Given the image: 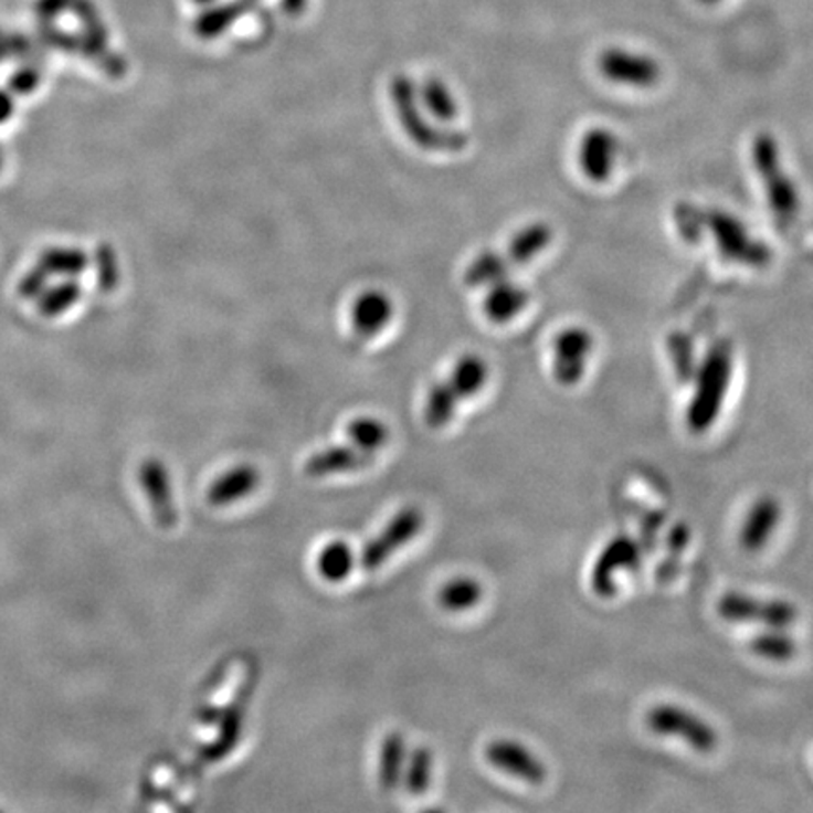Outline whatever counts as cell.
I'll return each instance as SVG.
<instances>
[{
	"label": "cell",
	"mask_w": 813,
	"mask_h": 813,
	"mask_svg": "<svg viewBox=\"0 0 813 813\" xmlns=\"http://www.w3.org/2000/svg\"><path fill=\"white\" fill-rule=\"evenodd\" d=\"M735 368V349L729 339H718L710 345L703 362L693 377L695 390L687 406L686 422L689 432L705 433L714 426L729 392Z\"/></svg>",
	"instance_id": "6da1fadb"
},
{
	"label": "cell",
	"mask_w": 813,
	"mask_h": 813,
	"mask_svg": "<svg viewBox=\"0 0 813 813\" xmlns=\"http://www.w3.org/2000/svg\"><path fill=\"white\" fill-rule=\"evenodd\" d=\"M751 160L778 223L791 226L801 213V192L788 170L783 168L780 146L774 134H757L756 140L751 144Z\"/></svg>",
	"instance_id": "7a4b0ae2"
},
{
	"label": "cell",
	"mask_w": 813,
	"mask_h": 813,
	"mask_svg": "<svg viewBox=\"0 0 813 813\" xmlns=\"http://www.w3.org/2000/svg\"><path fill=\"white\" fill-rule=\"evenodd\" d=\"M705 232L711 235L725 261L748 267L769 266L772 261L769 245L756 240L746 224L729 211L718 208L705 210Z\"/></svg>",
	"instance_id": "3957f363"
},
{
	"label": "cell",
	"mask_w": 813,
	"mask_h": 813,
	"mask_svg": "<svg viewBox=\"0 0 813 813\" xmlns=\"http://www.w3.org/2000/svg\"><path fill=\"white\" fill-rule=\"evenodd\" d=\"M392 98H394L395 112H398L401 125L409 134V138L416 141L420 147L456 152L462 151L469 144V138L462 130H446V128L433 127L427 123L426 117L420 114L413 83L405 77H395L392 83Z\"/></svg>",
	"instance_id": "277c9868"
},
{
	"label": "cell",
	"mask_w": 813,
	"mask_h": 813,
	"mask_svg": "<svg viewBox=\"0 0 813 813\" xmlns=\"http://www.w3.org/2000/svg\"><path fill=\"white\" fill-rule=\"evenodd\" d=\"M718 614L725 622L761 623L770 630H785L796 622L799 612L783 599L751 598L748 593L729 591L718 601Z\"/></svg>",
	"instance_id": "5b68a950"
},
{
	"label": "cell",
	"mask_w": 813,
	"mask_h": 813,
	"mask_svg": "<svg viewBox=\"0 0 813 813\" xmlns=\"http://www.w3.org/2000/svg\"><path fill=\"white\" fill-rule=\"evenodd\" d=\"M646 724L655 735L680 738L684 742L689 743L693 750L700 751V753L716 750L718 746L716 729L710 724H706L705 719L684 710L680 706H655L648 711Z\"/></svg>",
	"instance_id": "8992f818"
},
{
	"label": "cell",
	"mask_w": 813,
	"mask_h": 813,
	"mask_svg": "<svg viewBox=\"0 0 813 813\" xmlns=\"http://www.w3.org/2000/svg\"><path fill=\"white\" fill-rule=\"evenodd\" d=\"M593 347L595 339L582 326H569L559 331L552 344L553 379L561 387L579 384L584 377Z\"/></svg>",
	"instance_id": "52a82bcc"
},
{
	"label": "cell",
	"mask_w": 813,
	"mask_h": 813,
	"mask_svg": "<svg viewBox=\"0 0 813 813\" xmlns=\"http://www.w3.org/2000/svg\"><path fill=\"white\" fill-rule=\"evenodd\" d=\"M598 71L609 82L636 89H650L661 82V66L654 57L620 47H610L599 55Z\"/></svg>",
	"instance_id": "ba28073f"
},
{
	"label": "cell",
	"mask_w": 813,
	"mask_h": 813,
	"mask_svg": "<svg viewBox=\"0 0 813 813\" xmlns=\"http://www.w3.org/2000/svg\"><path fill=\"white\" fill-rule=\"evenodd\" d=\"M641 563V547L627 535L610 540L591 571V588L599 598H612L617 591L616 579L623 571L636 569Z\"/></svg>",
	"instance_id": "9c48e42d"
},
{
	"label": "cell",
	"mask_w": 813,
	"mask_h": 813,
	"mask_svg": "<svg viewBox=\"0 0 813 813\" xmlns=\"http://www.w3.org/2000/svg\"><path fill=\"white\" fill-rule=\"evenodd\" d=\"M424 526V515L416 507H406L394 516L377 539L371 540L360 558L363 571H376L387 563L392 553L398 552L409 540L419 535Z\"/></svg>",
	"instance_id": "30bf717a"
},
{
	"label": "cell",
	"mask_w": 813,
	"mask_h": 813,
	"mask_svg": "<svg viewBox=\"0 0 813 813\" xmlns=\"http://www.w3.org/2000/svg\"><path fill=\"white\" fill-rule=\"evenodd\" d=\"M617 155H620V140L616 134L606 127H591L582 134L579 141L580 170L591 183H606L614 172Z\"/></svg>",
	"instance_id": "8fae6325"
},
{
	"label": "cell",
	"mask_w": 813,
	"mask_h": 813,
	"mask_svg": "<svg viewBox=\"0 0 813 813\" xmlns=\"http://www.w3.org/2000/svg\"><path fill=\"white\" fill-rule=\"evenodd\" d=\"M141 488L146 492L152 516L162 529H172L178 521V510L173 503L172 484L165 464L157 457H149L140 465Z\"/></svg>",
	"instance_id": "7c38bea8"
},
{
	"label": "cell",
	"mask_w": 813,
	"mask_h": 813,
	"mask_svg": "<svg viewBox=\"0 0 813 813\" xmlns=\"http://www.w3.org/2000/svg\"><path fill=\"white\" fill-rule=\"evenodd\" d=\"M486 759L496 769L520 778L524 782L542 783L547 780V767L531 751L515 740H496L488 743Z\"/></svg>",
	"instance_id": "4fadbf2b"
},
{
	"label": "cell",
	"mask_w": 813,
	"mask_h": 813,
	"mask_svg": "<svg viewBox=\"0 0 813 813\" xmlns=\"http://www.w3.org/2000/svg\"><path fill=\"white\" fill-rule=\"evenodd\" d=\"M529 298L531 294L526 286L505 277L488 286V293L484 296L483 312L489 323L507 325L528 307Z\"/></svg>",
	"instance_id": "5bb4252c"
},
{
	"label": "cell",
	"mask_w": 813,
	"mask_h": 813,
	"mask_svg": "<svg viewBox=\"0 0 813 813\" xmlns=\"http://www.w3.org/2000/svg\"><path fill=\"white\" fill-rule=\"evenodd\" d=\"M782 518V507L774 497H761L750 508L740 529V545L746 552H759L769 545Z\"/></svg>",
	"instance_id": "9a60e30c"
},
{
	"label": "cell",
	"mask_w": 813,
	"mask_h": 813,
	"mask_svg": "<svg viewBox=\"0 0 813 813\" xmlns=\"http://www.w3.org/2000/svg\"><path fill=\"white\" fill-rule=\"evenodd\" d=\"M350 317L356 336L371 339L381 334L394 317V304L382 291H366L355 299Z\"/></svg>",
	"instance_id": "2e32d148"
},
{
	"label": "cell",
	"mask_w": 813,
	"mask_h": 813,
	"mask_svg": "<svg viewBox=\"0 0 813 813\" xmlns=\"http://www.w3.org/2000/svg\"><path fill=\"white\" fill-rule=\"evenodd\" d=\"M371 462V452H363L347 446H334L328 451L317 452L305 462V475L318 478L347 473V471L362 469Z\"/></svg>",
	"instance_id": "e0dca14e"
},
{
	"label": "cell",
	"mask_w": 813,
	"mask_h": 813,
	"mask_svg": "<svg viewBox=\"0 0 813 813\" xmlns=\"http://www.w3.org/2000/svg\"><path fill=\"white\" fill-rule=\"evenodd\" d=\"M553 240L552 226L548 223H531L518 230L507 249L503 251L510 267L524 266L545 253Z\"/></svg>",
	"instance_id": "ac0fdd59"
},
{
	"label": "cell",
	"mask_w": 813,
	"mask_h": 813,
	"mask_svg": "<svg viewBox=\"0 0 813 813\" xmlns=\"http://www.w3.org/2000/svg\"><path fill=\"white\" fill-rule=\"evenodd\" d=\"M261 483V473L253 465H237L235 469L224 473L223 477L217 478L208 489V501L213 507H224L230 503L240 501L249 496Z\"/></svg>",
	"instance_id": "d6986e66"
},
{
	"label": "cell",
	"mask_w": 813,
	"mask_h": 813,
	"mask_svg": "<svg viewBox=\"0 0 813 813\" xmlns=\"http://www.w3.org/2000/svg\"><path fill=\"white\" fill-rule=\"evenodd\" d=\"M488 377V363L484 362L481 356L464 355L452 369L448 382L454 388V392L460 395V400H467V398L477 395L486 387Z\"/></svg>",
	"instance_id": "ffe728a7"
},
{
	"label": "cell",
	"mask_w": 813,
	"mask_h": 813,
	"mask_svg": "<svg viewBox=\"0 0 813 813\" xmlns=\"http://www.w3.org/2000/svg\"><path fill=\"white\" fill-rule=\"evenodd\" d=\"M39 264L47 274L68 279V277H80L85 274L91 261L83 249L55 245L40 253Z\"/></svg>",
	"instance_id": "44dd1931"
},
{
	"label": "cell",
	"mask_w": 813,
	"mask_h": 813,
	"mask_svg": "<svg viewBox=\"0 0 813 813\" xmlns=\"http://www.w3.org/2000/svg\"><path fill=\"white\" fill-rule=\"evenodd\" d=\"M242 719L243 700L242 697H237L224 711L223 727H221L219 738L215 742L210 743L208 748H203L202 753H200V759L203 762L221 761L223 757L229 756L230 751L234 750L235 743L240 740V732H242Z\"/></svg>",
	"instance_id": "7402d4cb"
},
{
	"label": "cell",
	"mask_w": 813,
	"mask_h": 813,
	"mask_svg": "<svg viewBox=\"0 0 813 813\" xmlns=\"http://www.w3.org/2000/svg\"><path fill=\"white\" fill-rule=\"evenodd\" d=\"M510 270L513 267L505 258V254L496 253V251H484L465 270V285L471 286V288L494 285L497 281L508 277Z\"/></svg>",
	"instance_id": "603a6c76"
},
{
	"label": "cell",
	"mask_w": 813,
	"mask_h": 813,
	"mask_svg": "<svg viewBox=\"0 0 813 813\" xmlns=\"http://www.w3.org/2000/svg\"><path fill=\"white\" fill-rule=\"evenodd\" d=\"M82 294V285L77 277H68L59 285L47 286L36 302V307L40 315H44L45 318L61 317L80 302Z\"/></svg>",
	"instance_id": "cb8c5ba5"
},
{
	"label": "cell",
	"mask_w": 813,
	"mask_h": 813,
	"mask_svg": "<svg viewBox=\"0 0 813 813\" xmlns=\"http://www.w3.org/2000/svg\"><path fill=\"white\" fill-rule=\"evenodd\" d=\"M420 98L424 104L422 108H426L427 114L435 117L437 122H456L457 115H460V104H457L454 93L441 80H427L422 91H420Z\"/></svg>",
	"instance_id": "d4e9b609"
},
{
	"label": "cell",
	"mask_w": 813,
	"mask_h": 813,
	"mask_svg": "<svg viewBox=\"0 0 813 813\" xmlns=\"http://www.w3.org/2000/svg\"><path fill=\"white\" fill-rule=\"evenodd\" d=\"M460 395L454 392V388L451 387V382H441L430 390L427 395L426 411H424V419L426 424L433 430H441L445 427L454 414H456L457 403H460Z\"/></svg>",
	"instance_id": "484cf974"
},
{
	"label": "cell",
	"mask_w": 813,
	"mask_h": 813,
	"mask_svg": "<svg viewBox=\"0 0 813 813\" xmlns=\"http://www.w3.org/2000/svg\"><path fill=\"white\" fill-rule=\"evenodd\" d=\"M483 598V585L477 580L469 577L454 579L446 582L441 591H439V603L445 610L451 612H464V610L477 606L478 601Z\"/></svg>",
	"instance_id": "4316f807"
},
{
	"label": "cell",
	"mask_w": 813,
	"mask_h": 813,
	"mask_svg": "<svg viewBox=\"0 0 813 813\" xmlns=\"http://www.w3.org/2000/svg\"><path fill=\"white\" fill-rule=\"evenodd\" d=\"M355 567V553L344 540L330 542L318 556V572L328 582H341Z\"/></svg>",
	"instance_id": "83f0119b"
},
{
	"label": "cell",
	"mask_w": 813,
	"mask_h": 813,
	"mask_svg": "<svg viewBox=\"0 0 813 813\" xmlns=\"http://www.w3.org/2000/svg\"><path fill=\"white\" fill-rule=\"evenodd\" d=\"M405 759V742L400 732H390L382 743L381 770L379 780L384 791H394L400 782L401 769Z\"/></svg>",
	"instance_id": "f1b7e54d"
},
{
	"label": "cell",
	"mask_w": 813,
	"mask_h": 813,
	"mask_svg": "<svg viewBox=\"0 0 813 813\" xmlns=\"http://www.w3.org/2000/svg\"><path fill=\"white\" fill-rule=\"evenodd\" d=\"M750 650L762 659L789 661L796 654V642L780 630L770 631L756 636L750 642Z\"/></svg>",
	"instance_id": "f546056e"
},
{
	"label": "cell",
	"mask_w": 813,
	"mask_h": 813,
	"mask_svg": "<svg viewBox=\"0 0 813 813\" xmlns=\"http://www.w3.org/2000/svg\"><path fill=\"white\" fill-rule=\"evenodd\" d=\"M96 283L101 293H114L122 281L119 256L109 243H98L95 249Z\"/></svg>",
	"instance_id": "4dcf8cb0"
},
{
	"label": "cell",
	"mask_w": 813,
	"mask_h": 813,
	"mask_svg": "<svg viewBox=\"0 0 813 813\" xmlns=\"http://www.w3.org/2000/svg\"><path fill=\"white\" fill-rule=\"evenodd\" d=\"M347 432L360 451L371 452V454L373 451H379L388 441V427L382 424L381 420L369 419V416L352 420Z\"/></svg>",
	"instance_id": "1f68e13d"
},
{
	"label": "cell",
	"mask_w": 813,
	"mask_h": 813,
	"mask_svg": "<svg viewBox=\"0 0 813 813\" xmlns=\"http://www.w3.org/2000/svg\"><path fill=\"white\" fill-rule=\"evenodd\" d=\"M674 224L678 234L691 245L703 242L705 237V210L695 203L680 202L674 208Z\"/></svg>",
	"instance_id": "d6a6232c"
},
{
	"label": "cell",
	"mask_w": 813,
	"mask_h": 813,
	"mask_svg": "<svg viewBox=\"0 0 813 813\" xmlns=\"http://www.w3.org/2000/svg\"><path fill=\"white\" fill-rule=\"evenodd\" d=\"M668 355L673 360L676 379L682 384L693 381V377L697 373V362H695V349L691 347V339L684 336V334H674L668 339Z\"/></svg>",
	"instance_id": "836d02e7"
},
{
	"label": "cell",
	"mask_w": 813,
	"mask_h": 813,
	"mask_svg": "<svg viewBox=\"0 0 813 813\" xmlns=\"http://www.w3.org/2000/svg\"><path fill=\"white\" fill-rule=\"evenodd\" d=\"M430 780H432V751L419 748L414 750L406 769V791L414 796L424 794L430 788Z\"/></svg>",
	"instance_id": "e575fe53"
},
{
	"label": "cell",
	"mask_w": 813,
	"mask_h": 813,
	"mask_svg": "<svg viewBox=\"0 0 813 813\" xmlns=\"http://www.w3.org/2000/svg\"><path fill=\"white\" fill-rule=\"evenodd\" d=\"M50 277L51 275L45 272L44 267L36 264L21 277L18 294L23 299H39L45 288L50 286Z\"/></svg>",
	"instance_id": "d590c367"
},
{
	"label": "cell",
	"mask_w": 813,
	"mask_h": 813,
	"mask_svg": "<svg viewBox=\"0 0 813 813\" xmlns=\"http://www.w3.org/2000/svg\"><path fill=\"white\" fill-rule=\"evenodd\" d=\"M39 71H34V68H21V71L15 72V74L10 77V82H8V91H10L13 96H27L32 95L34 91L39 89Z\"/></svg>",
	"instance_id": "8d00e7d4"
},
{
	"label": "cell",
	"mask_w": 813,
	"mask_h": 813,
	"mask_svg": "<svg viewBox=\"0 0 813 813\" xmlns=\"http://www.w3.org/2000/svg\"><path fill=\"white\" fill-rule=\"evenodd\" d=\"M15 114V102L8 89H0V125H7Z\"/></svg>",
	"instance_id": "74e56055"
},
{
	"label": "cell",
	"mask_w": 813,
	"mask_h": 813,
	"mask_svg": "<svg viewBox=\"0 0 813 813\" xmlns=\"http://www.w3.org/2000/svg\"><path fill=\"white\" fill-rule=\"evenodd\" d=\"M2 168H4V151H2V146H0V172H2Z\"/></svg>",
	"instance_id": "f35d334b"
},
{
	"label": "cell",
	"mask_w": 813,
	"mask_h": 813,
	"mask_svg": "<svg viewBox=\"0 0 813 813\" xmlns=\"http://www.w3.org/2000/svg\"><path fill=\"white\" fill-rule=\"evenodd\" d=\"M703 2H708V4H711V2H718V0H703Z\"/></svg>",
	"instance_id": "ab89813d"
}]
</instances>
